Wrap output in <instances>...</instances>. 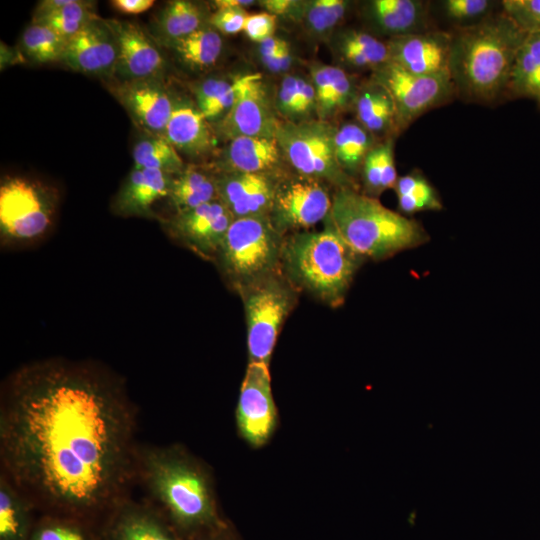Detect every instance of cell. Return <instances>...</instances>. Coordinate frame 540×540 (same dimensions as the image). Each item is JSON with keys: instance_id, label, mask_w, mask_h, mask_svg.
<instances>
[{"instance_id": "obj_1", "label": "cell", "mask_w": 540, "mask_h": 540, "mask_svg": "<svg viewBox=\"0 0 540 540\" xmlns=\"http://www.w3.org/2000/svg\"><path fill=\"white\" fill-rule=\"evenodd\" d=\"M137 413L124 380L92 361L43 359L3 382L1 472L38 515L101 531L136 480Z\"/></svg>"}, {"instance_id": "obj_2", "label": "cell", "mask_w": 540, "mask_h": 540, "mask_svg": "<svg viewBox=\"0 0 540 540\" xmlns=\"http://www.w3.org/2000/svg\"><path fill=\"white\" fill-rule=\"evenodd\" d=\"M136 480L182 540H197L227 524L208 471L180 445H139Z\"/></svg>"}, {"instance_id": "obj_3", "label": "cell", "mask_w": 540, "mask_h": 540, "mask_svg": "<svg viewBox=\"0 0 540 540\" xmlns=\"http://www.w3.org/2000/svg\"><path fill=\"white\" fill-rule=\"evenodd\" d=\"M450 32L449 74L456 97L484 105L505 99L527 33L501 9L478 24Z\"/></svg>"}, {"instance_id": "obj_4", "label": "cell", "mask_w": 540, "mask_h": 540, "mask_svg": "<svg viewBox=\"0 0 540 540\" xmlns=\"http://www.w3.org/2000/svg\"><path fill=\"white\" fill-rule=\"evenodd\" d=\"M329 221L357 254L374 260L389 258L430 240L419 221L352 188H341L335 193Z\"/></svg>"}, {"instance_id": "obj_5", "label": "cell", "mask_w": 540, "mask_h": 540, "mask_svg": "<svg viewBox=\"0 0 540 540\" xmlns=\"http://www.w3.org/2000/svg\"><path fill=\"white\" fill-rule=\"evenodd\" d=\"M293 277L321 299L343 301L355 272L364 257L357 254L329 221L318 232L299 233L282 247V254Z\"/></svg>"}, {"instance_id": "obj_6", "label": "cell", "mask_w": 540, "mask_h": 540, "mask_svg": "<svg viewBox=\"0 0 540 540\" xmlns=\"http://www.w3.org/2000/svg\"><path fill=\"white\" fill-rule=\"evenodd\" d=\"M58 202V191L39 180L23 176L2 179L1 246L23 247L42 239L53 225Z\"/></svg>"}, {"instance_id": "obj_7", "label": "cell", "mask_w": 540, "mask_h": 540, "mask_svg": "<svg viewBox=\"0 0 540 540\" xmlns=\"http://www.w3.org/2000/svg\"><path fill=\"white\" fill-rule=\"evenodd\" d=\"M279 230L267 216L236 218L217 253L223 269L239 283L261 280L282 254Z\"/></svg>"}, {"instance_id": "obj_8", "label": "cell", "mask_w": 540, "mask_h": 540, "mask_svg": "<svg viewBox=\"0 0 540 540\" xmlns=\"http://www.w3.org/2000/svg\"><path fill=\"white\" fill-rule=\"evenodd\" d=\"M336 128L326 121L305 120L278 124L275 138L291 165L305 177L356 189L335 156Z\"/></svg>"}, {"instance_id": "obj_9", "label": "cell", "mask_w": 540, "mask_h": 540, "mask_svg": "<svg viewBox=\"0 0 540 540\" xmlns=\"http://www.w3.org/2000/svg\"><path fill=\"white\" fill-rule=\"evenodd\" d=\"M372 78L384 85L391 94L400 132L423 114L456 98L449 73L415 75L388 63L375 71Z\"/></svg>"}, {"instance_id": "obj_10", "label": "cell", "mask_w": 540, "mask_h": 540, "mask_svg": "<svg viewBox=\"0 0 540 540\" xmlns=\"http://www.w3.org/2000/svg\"><path fill=\"white\" fill-rule=\"evenodd\" d=\"M254 285L245 299L249 363L268 365L291 299L276 281L259 280Z\"/></svg>"}, {"instance_id": "obj_11", "label": "cell", "mask_w": 540, "mask_h": 540, "mask_svg": "<svg viewBox=\"0 0 540 540\" xmlns=\"http://www.w3.org/2000/svg\"><path fill=\"white\" fill-rule=\"evenodd\" d=\"M235 100L217 126V132L232 140L241 136L275 138L278 121L274 117L260 73L236 76Z\"/></svg>"}, {"instance_id": "obj_12", "label": "cell", "mask_w": 540, "mask_h": 540, "mask_svg": "<svg viewBox=\"0 0 540 540\" xmlns=\"http://www.w3.org/2000/svg\"><path fill=\"white\" fill-rule=\"evenodd\" d=\"M240 435L252 446L264 445L277 425L269 367L264 363L248 364L236 408Z\"/></svg>"}, {"instance_id": "obj_13", "label": "cell", "mask_w": 540, "mask_h": 540, "mask_svg": "<svg viewBox=\"0 0 540 540\" xmlns=\"http://www.w3.org/2000/svg\"><path fill=\"white\" fill-rule=\"evenodd\" d=\"M331 205L320 181L301 175L276 186L271 212L278 230L308 228L328 216Z\"/></svg>"}, {"instance_id": "obj_14", "label": "cell", "mask_w": 540, "mask_h": 540, "mask_svg": "<svg viewBox=\"0 0 540 540\" xmlns=\"http://www.w3.org/2000/svg\"><path fill=\"white\" fill-rule=\"evenodd\" d=\"M234 216L219 200L176 213L163 220L166 231L196 253L207 257L217 254Z\"/></svg>"}, {"instance_id": "obj_15", "label": "cell", "mask_w": 540, "mask_h": 540, "mask_svg": "<svg viewBox=\"0 0 540 540\" xmlns=\"http://www.w3.org/2000/svg\"><path fill=\"white\" fill-rule=\"evenodd\" d=\"M118 45L114 76L118 81L159 79L165 59L156 42L136 23L106 19Z\"/></svg>"}, {"instance_id": "obj_16", "label": "cell", "mask_w": 540, "mask_h": 540, "mask_svg": "<svg viewBox=\"0 0 540 540\" xmlns=\"http://www.w3.org/2000/svg\"><path fill=\"white\" fill-rule=\"evenodd\" d=\"M389 63L415 75L449 73L451 32L430 29L390 38Z\"/></svg>"}, {"instance_id": "obj_17", "label": "cell", "mask_w": 540, "mask_h": 540, "mask_svg": "<svg viewBox=\"0 0 540 540\" xmlns=\"http://www.w3.org/2000/svg\"><path fill=\"white\" fill-rule=\"evenodd\" d=\"M117 60L115 35L106 19L98 17L67 41L62 63L79 73L111 77Z\"/></svg>"}, {"instance_id": "obj_18", "label": "cell", "mask_w": 540, "mask_h": 540, "mask_svg": "<svg viewBox=\"0 0 540 540\" xmlns=\"http://www.w3.org/2000/svg\"><path fill=\"white\" fill-rule=\"evenodd\" d=\"M111 92L145 133L164 135L174 101L159 79L117 81Z\"/></svg>"}, {"instance_id": "obj_19", "label": "cell", "mask_w": 540, "mask_h": 540, "mask_svg": "<svg viewBox=\"0 0 540 540\" xmlns=\"http://www.w3.org/2000/svg\"><path fill=\"white\" fill-rule=\"evenodd\" d=\"M218 199L234 218L262 217L272 211L276 186L266 174L223 172L215 177Z\"/></svg>"}, {"instance_id": "obj_20", "label": "cell", "mask_w": 540, "mask_h": 540, "mask_svg": "<svg viewBox=\"0 0 540 540\" xmlns=\"http://www.w3.org/2000/svg\"><path fill=\"white\" fill-rule=\"evenodd\" d=\"M102 540H182L148 501L128 497L112 512L102 529Z\"/></svg>"}, {"instance_id": "obj_21", "label": "cell", "mask_w": 540, "mask_h": 540, "mask_svg": "<svg viewBox=\"0 0 540 540\" xmlns=\"http://www.w3.org/2000/svg\"><path fill=\"white\" fill-rule=\"evenodd\" d=\"M173 177L159 170L133 167L113 199V212L123 217L157 219L152 206L168 198Z\"/></svg>"}, {"instance_id": "obj_22", "label": "cell", "mask_w": 540, "mask_h": 540, "mask_svg": "<svg viewBox=\"0 0 540 540\" xmlns=\"http://www.w3.org/2000/svg\"><path fill=\"white\" fill-rule=\"evenodd\" d=\"M364 16L374 30L390 38L430 30V4L422 0H372Z\"/></svg>"}, {"instance_id": "obj_23", "label": "cell", "mask_w": 540, "mask_h": 540, "mask_svg": "<svg viewBox=\"0 0 540 540\" xmlns=\"http://www.w3.org/2000/svg\"><path fill=\"white\" fill-rule=\"evenodd\" d=\"M164 136L181 153L198 157L210 152L215 135L200 110L187 102H174Z\"/></svg>"}, {"instance_id": "obj_24", "label": "cell", "mask_w": 540, "mask_h": 540, "mask_svg": "<svg viewBox=\"0 0 540 540\" xmlns=\"http://www.w3.org/2000/svg\"><path fill=\"white\" fill-rule=\"evenodd\" d=\"M353 108L357 122L375 137H396L401 132L394 100L387 88L374 78L358 87Z\"/></svg>"}, {"instance_id": "obj_25", "label": "cell", "mask_w": 540, "mask_h": 540, "mask_svg": "<svg viewBox=\"0 0 540 540\" xmlns=\"http://www.w3.org/2000/svg\"><path fill=\"white\" fill-rule=\"evenodd\" d=\"M281 154L276 138L237 137L225 150V172L266 174L278 166Z\"/></svg>"}, {"instance_id": "obj_26", "label": "cell", "mask_w": 540, "mask_h": 540, "mask_svg": "<svg viewBox=\"0 0 540 540\" xmlns=\"http://www.w3.org/2000/svg\"><path fill=\"white\" fill-rule=\"evenodd\" d=\"M336 51L340 60L355 70L374 73L389 63L387 42L364 30L348 29L339 33Z\"/></svg>"}, {"instance_id": "obj_27", "label": "cell", "mask_w": 540, "mask_h": 540, "mask_svg": "<svg viewBox=\"0 0 540 540\" xmlns=\"http://www.w3.org/2000/svg\"><path fill=\"white\" fill-rule=\"evenodd\" d=\"M505 99L540 101V33H528L522 42L512 67Z\"/></svg>"}, {"instance_id": "obj_28", "label": "cell", "mask_w": 540, "mask_h": 540, "mask_svg": "<svg viewBox=\"0 0 540 540\" xmlns=\"http://www.w3.org/2000/svg\"><path fill=\"white\" fill-rule=\"evenodd\" d=\"M36 514L28 499L0 473V540H27Z\"/></svg>"}, {"instance_id": "obj_29", "label": "cell", "mask_w": 540, "mask_h": 540, "mask_svg": "<svg viewBox=\"0 0 540 540\" xmlns=\"http://www.w3.org/2000/svg\"><path fill=\"white\" fill-rule=\"evenodd\" d=\"M168 199L176 213L216 200L215 177L197 167H185L173 177Z\"/></svg>"}, {"instance_id": "obj_30", "label": "cell", "mask_w": 540, "mask_h": 540, "mask_svg": "<svg viewBox=\"0 0 540 540\" xmlns=\"http://www.w3.org/2000/svg\"><path fill=\"white\" fill-rule=\"evenodd\" d=\"M204 12L192 1H169L156 18L155 29L164 42L172 45L204 27Z\"/></svg>"}, {"instance_id": "obj_31", "label": "cell", "mask_w": 540, "mask_h": 540, "mask_svg": "<svg viewBox=\"0 0 540 540\" xmlns=\"http://www.w3.org/2000/svg\"><path fill=\"white\" fill-rule=\"evenodd\" d=\"M359 122L349 121L336 128L335 156L343 171L350 177L361 172L368 152L378 142Z\"/></svg>"}, {"instance_id": "obj_32", "label": "cell", "mask_w": 540, "mask_h": 540, "mask_svg": "<svg viewBox=\"0 0 540 540\" xmlns=\"http://www.w3.org/2000/svg\"><path fill=\"white\" fill-rule=\"evenodd\" d=\"M393 189L397 195L398 209L403 215L443 208L438 191L418 169L398 177Z\"/></svg>"}, {"instance_id": "obj_33", "label": "cell", "mask_w": 540, "mask_h": 540, "mask_svg": "<svg viewBox=\"0 0 540 540\" xmlns=\"http://www.w3.org/2000/svg\"><path fill=\"white\" fill-rule=\"evenodd\" d=\"M132 155L134 168L159 170L173 176L185 168L179 152L160 134L145 133L134 145Z\"/></svg>"}, {"instance_id": "obj_34", "label": "cell", "mask_w": 540, "mask_h": 540, "mask_svg": "<svg viewBox=\"0 0 540 540\" xmlns=\"http://www.w3.org/2000/svg\"><path fill=\"white\" fill-rule=\"evenodd\" d=\"M172 46L185 64L194 68H206L217 62L223 41L218 31L209 25L176 41Z\"/></svg>"}, {"instance_id": "obj_35", "label": "cell", "mask_w": 540, "mask_h": 540, "mask_svg": "<svg viewBox=\"0 0 540 540\" xmlns=\"http://www.w3.org/2000/svg\"><path fill=\"white\" fill-rule=\"evenodd\" d=\"M27 540H102V533L74 518L40 515Z\"/></svg>"}, {"instance_id": "obj_36", "label": "cell", "mask_w": 540, "mask_h": 540, "mask_svg": "<svg viewBox=\"0 0 540 540\" xmlns=\"http://www.w3.org/2000/svg\"><path fill=\"white\" fill-rule=\"evenodd\" d=\"M96 18L98 16L94 12L93 2L71 0L54 12L34 17L32 23L46 25L68 41Z\"/></svg>"}, {"instance_id": "obj_37", "label": "cell", "mask_w": 540, "mask_h": 540, "mask_svg": "<svg viewBox=\"0 0 540 540\" xmlns=\"http://www.w3.org/2000/svg\"><path fill=\"white\" fill-rule=\"evenodd\" d=\"M67 41L46 25L32 23L23 32L21 46L35 63L62 62Z\"/></svg>"}, {"instance_id": "obj_38", "label": "cell", "mask_w": 540, "mask_h": 540, "mask_svg": "<svg viewBox=\"0 0 540 540\" xmlns=\"http://www.w3.org/2000/svg\"><path fill=\"white\" fill-rule=\"evenodd\" d=\"M437 5L454 29L478 24L501 9V1L493 0H442Z\"/></svg>"}, {"instance_id": "obj_39", "label": "cell", "mask_w": 540, "mask_h": 540, "mask_svg": "<svg viewBox=\"0 0 540 540\" xmlns=\"http://www.w3.org/2000/svg\"><path fill=\"white\" fill-rule=\"evenodd\" d=\"M349 4L344 0L307 2L301 12L307 29L318 36L329 34L344 19Z\"/></svg>"}, {"instance_id": "obj_40", "label": "cell", "mask_w": 540, "mask_h": 540, "mask_svg": "<svg viewBox=\"0 0 540 540\" xmlns=\"http://www.w3.org/2000/svg\"><path fill=\"white\" fill-rule=\"evenodd\" d=\"M501 10L527 34L540 33V0H503Z\"/></svg>"}, {"instance_id": "obj_41", "label": "cell", "mask_w": 540, "mask_h": 540, "mask_svg": "<svg viewBox=\"0 0 540 540\" xmlns=\"http://www.w3.org/2000/svg\"><path fill=\"white\" fill-rule=\"evenodd\" d=\"M333 67L322 64L311 67V83L316 95V110L322 121L329 119V106L334 84Z\"/></svg>"}, {"instance_id": "obj_42", "label": "cell", "mask_w": 540, "mask_h": 540, "mask_svg": "<svg viewBox=\"0 0 540 540\" xmlns=\"http://www.w3.org/2000/svg\"><path fill=\"white\" fill-rule=\"evenodd\" d=\"M364 194L377 198L382 190V144L377 142L366 155L361 168Z\"/></svg>"}, {"instance_id": "obj_43", "label": "cell", "mask_w": 540, "mask_h": 540, "mask_svg": "<svg viewBox=\"0 0 540 540\" xmlns=\"http://www.w3.org/2000/svg\"><path fill=\"white\" fill-rule=\"evenodd\" d=\"M247 16L244 8H221L209 17L208 23L216 31L231 35L244 30Z\"/></svg>"}, {"instance_id": "obj_44", "label": "cell", "mask_w": 540, "mask_h": 540, "mask_svg": "<svg viewBox=\"0 0 540 540\" xmlns=\"http://www.w3.org/2000/svg\"><path fill=\"white\" fill-rule=\"evenodd\" d=\"M275 27L276 17L270 13L261 12L248 14L243 31L252 41L261 43L273 37Z\"/></svg>"}, {"instance_id": "obj_45", "label": "cell", "mask_w": 540, "mask_h": 540, "mask_svg": "<svg viewBox=\"0 0 540 540\" xmlns=\"http://www.w3.org/2000/svg\"><path fill=\"white\" fill-rule=\"evenodd\" d=\"M297 80V76L287 75L280 84L277 108L284 117L294 118L296 116Z\"/></svg>"}, {"instance_id": "obj_46", "label": "cell", "mask_w": 540, "mask_h": 540, "mask_svg": "<svg viewBox=\"0 0 540 540\" xmlns=\"http://www.w3.org/2000/svg\"><path fill=\"white\" fill-rule=\"evenodd\" d=\"M316 108V95L311 82L298 77L296 116L310 113Z\"/></svg>"}, {"instance_id": "obj_47", "label": "cell", "mask_w": 540, "mask_h": 540, "mask_svg": "<svg viewBox=\"0 0 540 540\" xmlns=\"http://www.w3.org/2000/svg\"><path fill=\"white\" fill-rule=\"evenodd\" d=\"M228 80L211 78L203 81L196 89L197 108L204 110L217 93L227 84Z\"/></svg>"}, {"instance_id": "obj_48", "label": "cell", "mask_w": 540, "mask_h": 540, "mask_svg": "<svg viewBox=\"0 0 540 540\" xmlns=\"http://www.w3.org/2000/svg\"><path fill=\"white\" fill-rule=\"evenodd\" d=\"M291 61L290 47L287 42L275 56L262 60L263 64L270 71L275 73L286 71L291 64Z\"/></svg>"}, {"instance_id": "obj_49", "label": "cell", "mask_w": 540, "mask_h": 540, "mask_svg": "<svg viewBox=\"0 0 540 540\" xmlns=\"http://www.w3.org/2000/svg\"><path fill=\"white\" fill-rule=\"evenodd\" d=\"M112 6L124 14H140L151 8L153 0H113Z\"/></svg>"}, {"instance_id": "obj_50", "label": "cell", "mask_w": 540, "mask_h": 540, "mask_svg": "<svg viewBox=\"0 0 540 540\" xmlns=\"http://www.w3.org/2000/svg\"><path fill=\"white\" fill-rule=\"evenodd\" d=\"M299 2L292 0H265L261 5L272 15H285L297 11Z\"/></svg>"}, {"instance_id": "obj_51", "label": "cell", "mask_w": 540, "mask_h": 540, "mask_svg": "<svg viewBox=\"0 0 540 540\" xmlns=\"http://www.w3.org/2000/svg\"><path fill=\"white\" fill-rule=\"evenodd\" d=\"M286 42L277 37H270L260 43L259 52L261 60L275 56Z\"/></svg>"}, {"instance_id": "obj_52", "label": "cell", "mask_w": 540, "mask_h": 540, "mask_svg": "<svg viewBox=\"0 0 540 540\" xmlns=\"http://www.w3.org/2000/svg\"><path fill=\"white\" fill-rule=\"evenodd\" d=\"M197 540H237V539L227 523L225 526L215 531H212L200 537Z\"/></svg>"}, {"instance_id": "obj_53", "label": "cell", "mask_w": 540, "mask_h": 540, "mask_svg": "<svg viewBox=\"0 0 540 540\" xmlns=\"http://www.w3.org/2000/svg\"><path fill=\"white\" fill-rule=\"evenodd\" d=\"M218 9L221 8H245L246 6L253 5L254 1L251 0H217L214 2Z\"/></svg>"}, {"instance_id": "obj_54", "label": "cell", "mask_w": 540, "mask_h": 540, "mask_svg": "<svg viewBox=\"0 0 540 540\" xmlns=\"http://www.w3.org/2000/svg\"><path fill=\"white\" fill-rule=\"evenodd\" d=\"M537 106H538V108H539V110H540V101L537 102Z\"/></svg>"}]
</instances>
